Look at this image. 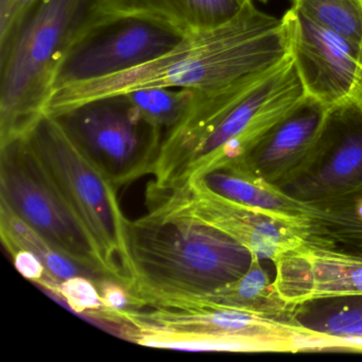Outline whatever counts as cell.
Instances as JSON below:
<instances>
[{
	"mask_svg": "<svg viewBox=\"0 0 362 362\" xmlns=\"http://www.w3.org/2000/svg\"><path fill=\"white\" fill-rule=\"evenodd\" d=\"M149 213L189 218L228 235L253 255L274 264L304 239L292 226L257 209L224 198L194 180L173 189L147 192Z\"/></svg>",
	"mask_w": 362,
	"mask_h": 362,
	"instance_id": "30bf717a",
	"label": "cell"
},
{
	"mask_svg": "<svg viewBox=\"0 0 362 362\" xmlns=\"http://www.w3.org/2000/svg\"><path fill=\"white\" fill-rule=\"evenodd\" d=\"M329 109L306 95L245 153L215 166L251 173L285 189L306 175L317 163Z\"/></svg>",
	"mask_w": 362,
	"mask_h": 362,
	"instance_id": "7c38bea8",
	"label": "cell"
},
{
	"mask_svg": "<svg viewBox=\"0 0 362 362\" xmlns=\"http://www.w3.org/2000/svg\"><path fill=\"white\" fill-rule=\"evenodd\" d=\"M198 94V90L190 88H147L127 93V96L165 135L187 115Z\"/></svg>",
	"mask_w": 362,
	"mask_h": 362,
	"instance_id": "44dd1931",
	"label": "cell"
},
{
	"mask_svg": "<svg viewBox=\"0 0 362 362\" xmlns=\"http://www.w3.org/2000/svg\"><path fill=\"white\" fill-rule=\"evenodd\" d=\"M98 287L103 307L90 317L98 322L103 317L133 308L132 296L124 284L112 279H100L95 281Z\"/></svg>",
	"mask_w": 362,
	"mask_h": 362,
	"instance_id": "cb8c5ba5",
	"label": "cell"
},
{
	"mask_svg": "<svg viewBox=\"0 0 362 362\" xmlns=\"http://www.w3.org/2000/svg\"><path fill=\"white\" fill-rule=\"evenodd\" d=\"M294 319L309 329L344 341L362 353V296L311 300L296 306Z\"/></svg>",
	"mask_w": 362,
	"mask_h": 362,
	"instance_id": "d6986e66",
	"label": "cell"
},
{
	"mask_svg": "<svg viewBox=\"0 0 362 362\" xmlns=\"http://www.w3.org/2000/svg\"><path fill=\"white\" fill-rule=\"evenodd\" d=\"M16 0H0V39H3L11 25Z\"/></svg>",
	"mask_w": 362,
	"mask_h": 362,
	"instance_id": "484cf974",
	"label": "cell"
},
{
	"mask_svg": "<svg viewBox=\"0 0 362 362\" xmlns=\"http://www.w3.org/2000/svg\"><path fill=\"white\" fill-rule=\"evenodd\" d=\"M289 54L307 96L326 107L362 100V48L294 8L283 18Z\"/></svg>",
	"mask_w": 362,
	"mask_h": 362,
	"instance_id": "8fae6325",
	"label": "cell"
},
{
	"mask_svg": "<svg viewBox=\"0 0 362 362\" xmlns=\"http://www.w3.org/2000/svg\"><path fill=\"white\" fill-rule=\"evenodd\" d=\"M16 270L29 281L42 286L49 293L54 294L61 281L52 276L41 259L26 250H16L10 253Z\"/></svg>",
	"mask_w": 362,
	"mask_h": 362,
	"instance_id": "d4e9b609",
	"label": "cell"
},
{
	"mask_svg": "<svg viewBox=\"0 0 362 362\" xmlns=\"http://www.w3.org/2000/svg\"><path fill=\"white\" fill-rule=\"evenodd\" d=\"M305 96L290 56L257 83L199 92L187 115L165 133L147 192L173 189L202 169L239 158Z\"/></svg>",
	"mask_w": 362,
	"mask_h": 362,
	"instance_id": "7a4b0ae2",
	"label": "cell"
},
{
	"mask_svg": "<svg viewBox=\"0 0 362 362\" xmlns=\"http://www.w3.org/2000/svg\"><path fill=\"white\" fill-rule=\"evenodd\" d=\"M185 35L166 21L130 7L97 25L71 49L57 71L52 93L147 64Z\"/></svg>",
	"mask_w": 362,
	"mask_h": 362,
	"instance_id": "9c48e42d",
	"label": "cell"
},
{
	"mask_svg": "<svg viewBox=\"0 0 362 362\" xmlns=\"http://www.w3.org/2000/svg\"><path fill=\"white\" fill-rule=\"evenodd\" d=\"M118 322L223 334L234 340L243 353L320 351L324 345L323 334L305 327L294 317H268L184 298L143 300L137 309L114 315L109 326Z\"/></svg>",
	"mask_w": 362,
	"mask_h": 362,
	"instance_id": "ba28073f",
	"label": "cell"
},
{
	"mask_svg": "<svg viewBox=\"0 0 362 362\" xmlns=\"http://www.w3.org/2000/svg\"><path fill=\"white\" fill-rule=\"evenodd\" d=\"M291 7L362 48V0H290Z\"/></svg>",
	"mask_w": 362,
	"mask_h": 362,
	"instance_id": "7402d4cb",
	"label": "cell"
},
{
	"mask_svg": "<svg viewBox=\"0 0 362 362\" xmlns=\"http://www.w3.org/2000/svg\"><path fill=\"white\" fill-rule=\"evenodd\" d=\"M274 285L292 306L362 296V255L303 243L274 262Z\"/></svg>",
	"mask_w": 362,
	"mask_h": 362,
	"instance_id": "5bb4252c",
	"label": "cell"
},
{
	"mask_svg": "<svg viewBox=\"0 0 362 362\" xmlns=\"http://www.w3.org/2000/svg\"><path fill=\"white\" fill-rule=\"evenodd\" d=\"M184 298L268 317H292L296 308V306L287 304L279 296L275 288L274 279H271L262 267V259L255 255L247 272L239 279L214 290L211 293Z\"/></svg>",
	"mask_w": 362,
	"mask_h": 362,
	"instance_id": "e0dca14e",
	"label": "cell"
},
{
	"mask_svg": "<svg viewBox=\"0 0 362 362\" xmlns=\"http://www.w3.org/2000/svg\"><path fill=\"white\" fill-rule=\"evenodd\" d=\"M289 56L281 18L259 11L252 1L233 22L187 33L179 45L147 64L56 90L45 114L54 115L94 99L141 88H190L207 94L251 86Z\"/></svg>",
	"mask_w": 362,
	"mask_h": 362,
	"instance_id": "6da1fadb",
	"label": "cell"
},
{
	"mask_svg": "<svg viewBox=\"0 0 362 362\" xmlns=\"http://www.w3.org/2000/svg\"><path fill=\"white\" fill-rule=\"evenodd\" d=\"M50 116L117 189L154 175L164 131L148 120L127 94L101 97Z\"/></svg>",
	"mask_w": 362,
	"mask_h": 362,
	"instance_id": "52a82bcc",
	"label": "cell"
},
{
	"mask_svg": "<svg viewBox=\"0 0 362 362\" xmlns=\"http://www.w3.org/2000/svg\"><path fill=\"white\" fill-rule=\"evenodd\" d=\"M0 236L4 247L9 253L16 250L31 252L43 262L48 272L59 281H65L76 275H86L95 281L100 279L59 253L41 235L3 203H0Z\"/></svg>",
	"mask_w": 362,
	"mask_h": 362,
	"instance_id": "ffe728a7",
	"label": "cell"
},
{
	"mask_svg": "<svg viewBox=\"0 0 362 362\" xmlns=\"http://www.w3.org/2000/svg\"><path fill=\"white\" fill-rule=\"evenodd\" d=\"M129 0H39L0 43V144L24 136L45 113L67 54Z\"/></svg>",
	"mask_w": 362,
	"mask_h": 362,
	"instance_id": "3957f363",
	"label": "cell"
},
{
	"mask_svg": "<svg viewBox=\"0 0 362 362\" xmlns=\"http://www.w3.org/2000/svg\"><path fill=\"white\" fill-rule=\"evenodd\" d=\"M188 180H194L224 198L267 214L292 226L296 232L306 213V202L293 198L262 177L230 167H209Z\"/></svg>",
	"mask_w": 362,
	"mask_h": 362,
	"instance_id": "9a60e30c",
	"label": "cell"
},
{
	"mask_svg": "<svg viewBox=\"0 0 362 362\" xmlns=\"http://www.w3.org/2000/svg\"><path fill=\"white\" fill-rule=\"evenodd\" d=\"M52 296L64 300L71 310L88 317H92L103 307L96 283L86 275H76L61 281Z\"/></svg>",
	"mask_w": 362,
	"mask_h": 362,
	"instance_id": "603a6c76",
	"label": "cell"
},
{
	"mask_svg": "<svg viewBox=\"0 0 362 362\" xmlns=\"http://www.w3.org/2000/svg\"><path fill=\"white\" fill-rule=\"evenodd\" d=\"M259 1H262V3L264 4L268 3V0H259Z\"/></svg>",
	"mask_w": 362,
	"mask_h": 362,
	"instance_id": "4316f807",
	"label": "cell"
},
{
	"mask_svg": "<svg viewBox=\"0 0 362 362\" xmlns=\"http://www.w3.org/2000/svg\"><path fill=\"white\" fill-rule=\"evenodd\" d=\"M298 233L305 243L362 255V189L307 203Z\"/></svg>",
	"mask_w": 362,
	"mask_h": 362,
	"instance_id": "2e32d148",
	"label": "cell"
},
{
	"mask_svg": "<svg viewBox=\"0 0 362 362\" xmlns=\"http://www.w3.org/2000/svg\"><path fill=\"white\" fill-rule=\"evenodd\" d=\"M0 203L77 266L97 279H115L25 135L0 144Z\"/></svg>",
	"mask_w": 362,
	"mask_h": 362,
	"instance_id": "8992f818",
	"label": "cell"
},
{
	"mask_svg": "<svg viewBox=\"0 0 362 362\" xmlns=\"http://www.w3.org/2000/svg\"><path fill=\"white\" fill-rule=\"evenodd\" d=\"M253 0H129L131 9L166 21L184 33L224 26Z\"/></svg>",
	"mask_w": 362,
	"mask_h": 362,
	"instance_id": "ac0fdd59",
	"label": "cell"
},
{
	"mask_svg": "<svg viewBox=\"0 0 362 362\" xmlns=\"http://www.w3.org/2000/svg\"><path fill=\"white\" fill-rule=\"evenodd\" d=\"M25 136L94 239L114 279L130 287L134 279L124 237L127 218L120 209L117 188L48 114H43Z\"/></svg>",
	"mask_w": 362,
	"mask_h": 362,
	"instance_id": "5b68a950",
	"label": "cell"
},
{
	"mask_svg": "<svg viewBox=\"0 0 362 362\" xmlns=\"http://www.w3.org/2000/svg\"><path fill=\"white\" fill-rule=\"evenodd\" d=\"M133 309L149 298L211 293L247 272L253 254L220 230L189 218L148 213L126 221Z\"/></svg>",
	"mask_w": 362,
	"mask_h": 362,
	"instance_id": "277c9868",
	"label": "cell"
},
{
	"mask_svg": "<svg viewBox=\"0 0 362 362\" xmlns=\"http://www.w3.org/2000/svg\"><path fill=\"white\" fill-rule=\"evenodd\" d=\"M362 189V100L330 107L315 166L286 187L290 196L311 203Z\"/></svg>",
	"mask_w": 362,
	"mask_h": 362,
	"instance_id": "4fadbf2b",
	"label": "cell"
}]
</instances>
